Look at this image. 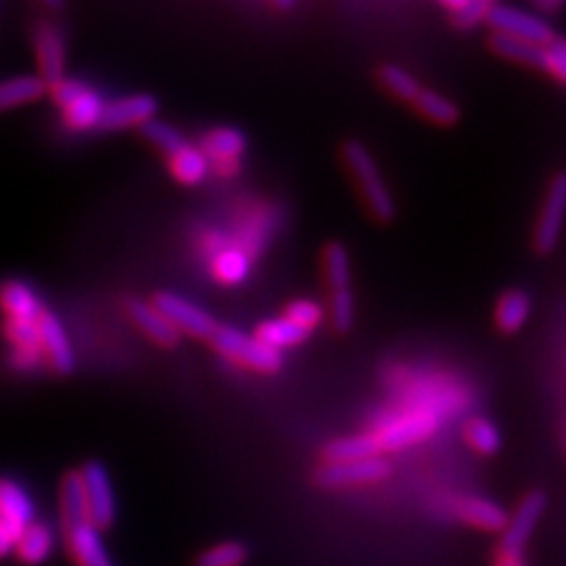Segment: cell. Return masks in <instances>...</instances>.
I'll list each match as a JSON object with an SVG mask.
<instances>
[{"label":"cell","mask_w":566,"mask_h":566,"mask_svg":"<svg viewBox=\"0 0 566 566\" xmlns=\"http://www.w3.org/2000/svg\"><path fill=\"white\" fill-rule=\"evenodd\" d=\"M439 411L432 406L411 403L401 411H395L378 420L368 434L374 437L380 455L409 449L413 444H420L428 437H432L439 428Z\"/></svg>","instance_id":"cell-1"},{"label":"cell","mask_w":566,"mask_h":566,"mask_svg":"<svg viewBox=\"0 0 566 566\" xmlns=\"http://www.w3.org/2000/svg\"><path fill=\"white\" fill-rule=\"evenodd\" d=\"M343 158L361 189V197L370 210V216L378 222H392L397 216V203L392 199V191L385 185L380 168L376 166L370 151L359 139H347L343 145Z\"/></svg>","instance_id":"cell-2"},{"label":"cell","mask_w":566,"mask_h":566,"mask_svg":"<svg viewBox=\"0 0 566 566\" xmlns=\"http://www.w3.org/2000/svg\"><path fill=\"white\" fill-rule=\"evenodd\" d=\"M545 505L547 499L541 491H531L524 495L503 528L499 551H495L493 557V566H526L524 551L543 517Z\"/></svg>","instance_id":"cell-3"},{"label":"cell","mask_w":566,"mask_h":566,"mask_svg":"<svg viewBox=\"0 0 566 566\" xmlns=\"http://www.w3.org/2000/svg\"><path fill=\"white\" fill-rule=\"evenodd\" d=\"M212 347H216L224 359L237 361L245 368L255 370V374L272 376L283 368V354L260 343L255 335H245L239 328L232 326H218L210 338Z\"/></svg>","instance_id":"cell-4"},{"label":"cell","mask_w":566,"mask_h":566,"mask_svg":"<svg viewBox=\"0 0 566 566\" xmlns=\"http://www.w3.org/2000/svg\"><path fill=\"white\" fill-rule=\"evenodd\" d=\"M52 99L64 112V123L76 133H87L99 128L102 116H104V97L87 87L81 81L64 78L57 85L50 87Z\"/></svg>","instance_id":"cell-5"},{"label":"cell","mask_w":566,"mask_h":566,"mask_svg":"<svg viewBox=\"0 0 566 566\" xmlns=\"http://www.w3.org/2000/svg\"><path fill=\"white\" fill-rule=\"evenodd\" d=\"M78 474L85 495L87 524L95 526L97 531L112 528L118 517V501L109 470L99 460H87L83 468H78Z\"/></svg>","instance_id":"cell-6"},{"label":"cell","mask_w":566,"mask_h":566,"mask_svg":"<svg viewBox=\"0 0 566 566\" xmlns=\"http://www.w3.org/2000/svg\"><path fill=\"white\" fill-rule=\"evenodd\" d=\"M392 474V465L387 458L349 460V463H324L316 470L314 482L324 489H352L380 484Z\"/></svg>","instance_id":"cell-7"},{"label":"cell","mask_w":566,"mask_h":566,"mask_svg":"<svg viewBox=\"0 0 566 566\" xmlns=\"http://www.w3.org/2000/svg\"><path fill=\"white\" fill-rule=\"evenodd\" d=\"M151 305L168 318L172 328L180 335L187 333V335H191V338L210 340L212 333H216V328L220 326L206 310H201L199 305L189 303L187 297L170 293V291L156 293Z\"/></svg>","instance_id":"cell-8"},{"label":"cell","mask_w":566,"mask_h":566,"mask_svg":"<svg viewBox=\"0 0 566 566\" xmlns=\"http://www.w3.org/2000/svg\"><path fill=\"white\" fill-rule=\"evenodd\" d=\"M566 218V172H557L551 185H547V193L541 206V216L536 222L534 232V248L536 253L547 255L555 251V245L562 237V224Z\"/></svg>","instance_id":"cell-9"},{"label":"cell","mask_w":566,"mask_h":566,"mask_svg":"<svg viewBox=\"0 0 566 566\" xmlns=\"http://www.w3.org/2000/svg\"><path fill=\"white\" fill-rule=\"evenodd\" d=\"M486 24H491L495 33L515 35V39L536 43V45H547L555 39L553 27L545 20L512 6H499V3L491 6L486 12Z\"/></svg>","instance_id":"cell-10"},{"label":"cell","mask_w":566,"mask_h":566,"mask_svg":"<svg viewBox=\"0 0 566 566\" xmlns=\"http://www.w3.org/2000/svg\"><path fill=\"white\" fill-rule=\"evenodd\" d=\"M248 139L239 128H212L203 135L199 149L206 154L208 164L216 166L220 175H237L241 168V156Z\"/></svg>","instance_id":"cell-11"},{"label":"cell","mask_w":566,"mask_h":566,"mask_svg":"<svg viewBox=\"0 0 566 566\" xmlns=\"http://www.w3.org/2000/svg\"><path fill=\"white\" fill-rule=\"evenodd\" d=\"M39 333H41V349H43V359L48 366L55 370L60 376H69L76 370V354L74 347H71L69 333L64 324L55 314L45 312L39 322Z\"/></svg>","instance_id":"cell-12"},{"label":"cell","mask_w":566,"mask_h":566,"mask_svg":"<svg viewBox=\"0 0 566 566\" xmlns=\"http://www.w3.org/2000/svg\"><path fill=\"white\" fill-rule=\"evenodd\" d=\"M158 112V102L154 95L139 93L123 99H114L104 106V116L99 130H126L133 126H145Z\"/></svg>","instance_id":"cell-13"},{"label":"cell","mask_w":566,"mask_h":566,"mask_svg":"<svg viewBox=\"0 0 566 566\" xmlns=\"http://www.w3.org/2000/svg\"><path fill=\"white\" fill-rule=\"evenodd\" d=\"M451 512L463 524L480 531H503L510 520L503 505L482 495H458L451 501Z\"/></svg>","instance_id":"cell-14"},{"label":"cell","mask_w":566,"mask_h":566,"mask_svg":"<svg viewBox=\"0 0 566 566\" xmlns=\"http://www.w3.org/2000/svg\"><path fill=\"white\" fill-rule=\"evenodd\" d=\"M35 57H39L41 78L48 83V87L66 78L64 41L62 33L52 24H43L39 33H35Z\"/></svg>","instance_id":"cell-15"},{"label":"cell","mask_w":566,"mask_h":566,"mask_svg":"<svg viewBox=\"0 0 566 566\" xmlns=\"http://www.w3.org/2000/svg\"><path fill=\"white\" fill-rule=\"evenodd\" d=\"M66 551L76 566H114V559L106 551L102 531L91 524L71 528L64 534Z\"/></svg>","instance_id":"cell-16"},{"label":"cell","mask_w":566,"mask_h":566,"mask_svg":"<svg viewBox=\"0 0 566 566\" xmlns=\"http://www.w3.org/2000/svg\"><path fill=\"white\" fill-rule=\"evenodd\" d=\"M55 543L57 534L52 524L35 520L20 534V541L14 545V557L24 566H41L50 559L52 551H55Z\"/></svg>","instance_id":"cell-17"},{"label":"cell","mask_w":566,"mask_h":566,"mask_svg":"<svg viewBox=\"0 0 566 566\" xmlns=\"http://www.w3.org/2000/svg\"><path fill=\"white\" fill-rule=\"evenodd\" d=\"M0 307L12 322H41L43 300L24 281H8L0 289Z\"/></svg>","instance_id":"cell-18"},{"label":"cell","mask_w":566,"mask_h":566,"mask_svg":"<svg viewBox=\"0 0 566 566\" xmlns=\"http://www.w3.org/2000/svg\"><path fill=\"white\" fill-rule=\"evenodd\" d=\"M0 520L17 528H27L35 522V503L31 493L12 476H0Z\"/></svg>","instance_id":"cell-19"},{"label":"cell","mask_w":566,"mask_h":566,"mask_svg":"<svg viewBox=\"0 0 566 566\" xmlns=\"http://www.w3.org/2000/svg\"><path fill=\"white\" fill-rule=\"evenodd\" d=\"M128 314L137 328L151 338L156 345L161 347H177L182 340V335L172 328L168 318L158 312L151 303H145V300H130L128 303Z\"/></svg>","instance_id":"cell-20"},{"label":"cell","mask_w":566,"mask_h":566,"mask_svg":"<svg viewBox=\"0 0 566 566\" xmlns=\"http://www.w3.org/2000/svg\"><path fill=\"white\" fill-rule=\"evenodd\" d=\"M60 522L64 534L71 528L87 524V510H85V495L78 470H69L60 482Z\"/></svg>","instance_id":"cell-21"},{"label":"cell","mask_w":566,"mask_h":566,"mask_svg":"<svg viewBox=\"0 0 566 566\" xmlns=\"http://www.w3.org/2000/svg\"><path fill=\"white\" fill-rule=\"evenodd\" d=\"M168 166H170V172L175 180L180 185H187V187L201 185L210 172V164H208L206 154L199 147L189 145V142L180 151L168 156Z\"/></svg>","instance_id":"cell-22"},{"label":"cell","mask_w":566,"mask_h":566,"mask_svg":"<svg viewBox=\"0 0 566 566\" xmlns=\"http://www.w3.org/2000/svg\"><path fill=\"white\" fill-rule=\"evenodd\" d=\"M324 463H349V460H366V458H385L380 455L374 437L368 432L333 439L322 451Z\"/></svg>","instance_id":"cell-23"},{"label":"cell","mask_w":566,"mask_h":566,"mask_svg":"<svg viewBox=\"0 0 566 566\" xmlns=\"http://www.w3.org/2000/svg\"><path fill=\"white\" fill-rule=\"evenodd\" d=\"M531 316V297L520 291L510 289L499 297V305H495V326L503 333H517L524 328Z\"/></svg>","instance_id":"cell-24"},{"label":"cell","mask_w":566,"mask_h":566,"mask_svg":"<svg viewBox=\"0 0 566 566\" xmlns=\"http://www.w3.org/2000/svg\"><path fill=\"white\" fill-rule=\"evenodd\" d=\"M48 91L50 87L41 76H20L0 81V112L39 102L43 95H48Z\"/></svg>","instance_id":"cell-25"},{"label":"cell","mask_w":566,"mask_h":566,"mask_svg":"<svg viewBox=\"0 0 566 566\" xmlns=\"http://www.w3.org/2000/svg\"><path fill=\"white\" fill-rule=\"evenodd\" d=\"M310 331L295 326L293 322H289L286 316H279V318H268V322H262L255 331V338L260 343H264L268 347L281 352L286 347H295V345H303L310 338Z\"/></svg>","instance_id":"cell-26"},{"label":"cell","mask_w":566,"mask_h":566,"mask_svg":"<svg viewBox=\"0 0 566 566\" xmlns=\"http://www.w3.org/2000/svg\"><path fill=\"white\" fill-rule=\"evenodd\" d=\"M489 48L510 62L517 64H526L534 69H543V48L545 45H536L528 43L522 39H515V35H505V33H493L489 39Z\"/></svg>","instance_id":"cell-27"},{"label":"cell","mask_w":566,"mask_h":566,"mask_svg":"<svg viewBox=\"0 0 566 566\" xmlns=\"http://www.w3.org/2000/svg\"><path fill=\"white\" fill-rule=\"evenodd\" d=\"M212 274L224 286H239L248 276H251V258L243 248H222V251L212 260Z\"/></svg>","instance_id":"cell-28"},{"label":"cell","mask_w":566,"mask_h":566,"mask_svg":"<svg viewBox=\"0 0 566 566\" xmlns=\"http://www.w3.org/2000/svg\"><path fill=\"white\" fill-rule=\"evenodd\" d=\"M416 109L437 126H453V123L460 120V109L458 104L447 99L444 95H439L434 91H422L418 93V97L411 102Z\"/></svg>","instance_id":"cell-29"},{"label":"cell","mask_w":566,"mask_h":566,"mask_svg":"<svg viewBox=\"0 0 566 566\" xmlns=\"http://www.w3.org/2000/svg\"><path fill=\"white\" fill-rule=\"evenodd\" d=\"M463 439L480 455H495L503 444L501 430L486 418H470L463 428Z\"/></svg>","instance_id":"cell-30"},{"label":"cell","mask_w":566,"mask_h":566,"mask_svg":"<svg viewBox=\"0 0 566 566\" xmlns=\"http://www.w3.org/2000/svg\"><path fill=\"white\" fill-rule=\"evenodd\" d=\"M324 270L331 293L335 291H352L349 281H352V268H349V253L345 243L340 241H331L324 248Z\"/></svg>","instance_id":"cell-31"},{"label":"cell","mask_w":566,"mask_h":566,"mask_svg":"<svg viewBox=\"0 0 566 566\" xmlns=\"http://www.w3.org/2000/svg\"><path fill=\"white\" fill-rule=\"evenodd\" d=\"M251 557L248 545L241 541H220L206 547L193 559V566H243Z\"/></svg>","instance_id":"cell-32"},{"label":"cell","mask_w":566,"mask_h":566,"mask_svg":"<svg viewBox=\"0 0 566 566\" xmlns=\"http://www.w3.org/2000/svg\"><path fill=\"white\" fill-rule=\"evenodd\" d=\"M378 81L387 93H392L397 99L403 102H413L422 91V85L416 81L411 71H406L399 64H382L378 71Z\"/></svg>","instance_id":"cell-33"},{"label":"cell","mask_w":566,"mask_h":566,"mask_svg":"<svg viewBox=\"0 0 566 566\" xmlns=\"http://www.w3.org/2000/svg\"><path fill=\"white\" fill-rule=\"evenodd\" d=\"M142 135H145L151 145L161 149L166 156H172L175 151H180L187 145V139L180 130L172 128L170 123L156 120V118H151L149 123L142 126Z\"/></svg>","instance_id":"cell-34"},{"label":"cell","mask_w":566,"mask_h":566,"mask_svg":"<svg viewBox=\"0 0 566 566\" xmlns=\"http://www.w3.org/2000/svg\"><path fill=\"white\" fill-rule=\"evenodd\" d=\"M289 318V322H293L295 326L305 328V331H314L318 324H322L324 318V310L318 303H314V300H293V303L289 305L286 314H283Z\"/></svg>","instance_id":"cell-35"},{"label":"cell","mask_w":566,"mask_h":566,"mask_svg":"<svg viewBox=\"0 0 566 566\" xmlns=\"http://www.w3.org/2000/svg\"><path fill=\"white\" fill-rule=\"evenodd\" d=\"M331 322L338 333H347L354 326V295L352 291L331 293Z\"/></svg>","instance_id":"cell-36"},{"label":"cell","mask_w":566,"mask_h":566,"mask_svg":"<svg viewBox=\"0 0 566 566\" xmlns=\"http://www.w3.org/2000/svg\"><path fill=\"white\" fill-rule=\"evenodd\" d=\"M543 71L566 85V39H555L543 48Z\"/></svg>","instance_id":"cell-37"},{"label":"cell","mask_w":566,"mask_h":566,"mask_svg":"<svg viewBox=\"0 0 566 566\" xmlns=\"http://www.w3.org/2000/svg\"><path fill=\"white\" fill-rule=\"evenodd\" d=\"M491 6H486L484 0H470L465 8H460L458 12H453V27L458 29H474L480 27L482 22H486V12Z\"/></svg>","instance_id":"cell-38"},{"label":"cell","mask_w":566,"mask_h":566,"mask_svg":"<svg viewBox=\"0 0 566 566\" xmlns=\"http://www.w3.org/2000/svg\"><path fill=\"white\" fill-rule=\"evenodd\" d=\"M24 528H17L8 522L0 520V559L14 555V545L20 541V534Z\"/></svg>","instance_id":"cell-39"},{"label":"cell","mask_w":566,"mask_h":566,"mask_svg":"<svg viewBox=\"0 0 566 566\" xmlns=\"http://www.w3.org/2000/svg\"><path fill=\"white\" fill-rule=\"evenodd\" d=\"M439 3L441 6H447L449 10H453V12H458L460 8H465L468 3H470V0H439Z\"/></svg>","instance_id":"cell-40"},{"label":"cell","mask_w":566,"mask_h":566,"mask_svg":"<svg viewBox=\"0 0 566 566\" xmlns=\"http://www.w3.org/2000/svg\"><path fill=\"white\" fill-rule=\"evenodd\" d=\"M41 3L50 10H62L64 8V0H41Z\"/></svg>","instance_id":"cell-41"},{"label":"cell","mask_w":566,"mask_h":566,"mask_svg":"<svg viewBox=\"0 0 566 566\" xmlns=\"http://www.w3.org/2000/svg\"><path fill=\"white\" fill-rule=\"evenodd\" d=\"M536 3H538L541 8H557V6L564 3V0H536Z\"/></svg>","instance_id":"cell-42"},{"label":"cell","mask_w":566,"mask_h":566,"mask_svg":"<svg viewBox=\"0 0 566 566\" xmlns=\"http://www.w3.org/2000/svg\"><path fill=\"white\" fill-rule=\"evenodd\" d=\"M484 3H486V6H495V0H484Z\"/></svg>","instance_id":"cell-43"},{"label":"cell","mask_w":566,"mask_h":566,"mask_svg":"<svg viewBox=\"0 0 566 566\" xmlns=\"http://www.w3.org/2000/svg\"><path fill=\"white\" fill-rule=\"evenodd\" d=\"M564 447H566V434H564Z\"/></svg>","instance_id":"cell-44"}]
</instances>
